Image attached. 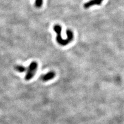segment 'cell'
Instances as JSON below:
<instances>
[{
  "label": "cell",
  "mask_w": 124,
  "mask_h": 124,
  "mask_svg": "<svg viewBox=\"0 0 124 124\" xmlns=\"http://www.w3.org/2000/svg\"><path fill=\"white\" fill-rule=\"evenodd\" d=\"M53 30L55 31L56 33V40L58 44L59 45L65 46L67 45L70 42H71L73 38V34L71 30H67L66 31L67 38L66 39H63L62 38L61 32H62V27L59 24H55L53 26Z\"/></svg>",
  "instance_id": "obj_1"
},
{
  "label": "cell",
  "mask_w": 124,
  "mask_h": 124,
  "mask_svg": "<svg viewBox=\"0 0 124 124\" xmlns=\"http://www.w3.org/2000/svg\"><path fill=\"white\" fill-rule=\"evenodd\" d=\"M38 68V64L36 62L34 61L31 63L27 69V72L24 79L26 81L31 80L34 76Z\"/></svg>",
  "instance_id": "obj_2"
},
{
  "label": "cell",
  "mask_w": 124,
  "mask_h": 124,
  "mask_svg": "<svg viewBox=\"0 0 124 124\" xmlns=\"http://www.w3.org/2000/svg\"><path fill=\"white\" fill-rule=\"evenodd\" d=\"M55 76V73L54 71H51L41 76V79L42 81H44V82H46V81H48L53 79Z\"/></svg>",
  "instance_id": "obj_3"
},
{
  "label": "cell",
  "mask_w": 124,
  "mask_h": 124,
  "mask_svg": "<svg viewBox=\"0 0 124 124\" xmlns=\"http://www.w3.org/2000/svg\"><path fill=\"white\" fill-rule=\"evenodd\" d=\"M103 0H91L87 3H86L84 5V7L85 8H88L90 7L95 5H100L101 3H102Z\"/></svg>",
  "instance_id": "obj_4"
},
{
  "label": "cell",
  "mask_w": 124,
  "mask_h": 124,
  "mask_svg": "<svg viewBox=\"0 0 124 124\" xmlns=\"http://www.w3.org/2000/svg\"><path fill=\"white\" fill-rule=\"evenodd\" d=\"M15 69L16 70L19 72H24L25 71H26L27 68L23 66L22 65H17L16 66Z\"/></svg>",
  "instance_id": "obj_5"
},
{
  "label": "cell",
  "mask_w": 124,
  "mask_h": 124,
  "mask_svg": "<svg viewBox=\"0 0 124 124\" xmlns=\"http://www.w3.org/2000/svg\"><path fill=\"white\" fill-rule=\"evenodd\" d=\"M43 4V0H35V5L37 8H40Z\"/></svg>",
  "instance_id": "obj_6"
}]
</instances>
